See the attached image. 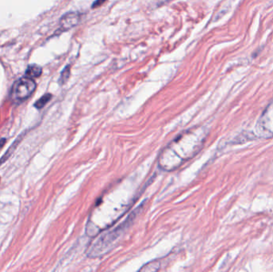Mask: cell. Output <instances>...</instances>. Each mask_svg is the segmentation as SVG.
<instances>
[{"instance_id": "4", "label": "cell", "mask_w": 273, "mask_h": 272, "mask_svg": "<svg viewBox=\"0 0 273 272\" xmlns=\"http://www.w3.org/2000/svg\"><path fill=\"white\" fill-rule=\"evenodd\" d=\"M41 74H42V68L40 66H36V65L30 66L26 70V76L31 78L39 77Z\"/></svg>"}, {"instance_id": "2", "label": "cell", "mask_w": 273, "mask_h": 272, "mask_svg": "<svg viewBox=\"0 0 273 272\" xmlns=\"http://www.w3.org/2000/svg\"><path fill=\"white\" fill-rule=\"evenodd\" d=\"M36 89V83L31 77H22L14 84L11 89L12 99L22 101L28 99Z\"/></svg>"}, {"instance_id": "1", "label": "cell", "mask_w": 273, "mask_h": 272, "mask_svg": "<svg viewBox=\"0 0 273 272\" xmlns=\"http://www.w3.org/2000/svg\"><path fill=\"white\" fill-rule=\"evenodd\" d=\"M141 207L138 209L134 210L126 221L120 224L115 228L105 232V233L98 236L94 243L91 245L89 249V257L97 258L104 256L105 254L111 252L113 248H115V244L118 243V239L122 237L126 231L133 225V221L136 219L137 215L139 214V211Z\"/></svg>"}, {"instance_id": "5", "label": "cell", "mask_w": 273, "mask_h": 272, "mask_svg": "<svg viewBox=\"0 0 273 272\" xmlns=\"http://www.w3.org/2000/svg\"><path fill=\"white\" fill-rule=\"evenodd\" d=\"M51 97V94H45V95H43L40 99L38 100V101L35 102V106L38 108H43V107L50 101Z\"/></svg>"}, {"instance_id": "6", "label": "cell", "mask_w": 273, "mask_h": 272, "mask_svg": "<svg viewBox=\"0 0 273 272\" xmlns=\"http://www.w3.org/2000/svg\"><path fill=\"white\" fill-rule=\"evenodd\" d=\"M69 76H70V66H67L62 73L61 78H60L61 83H64L65 81H67Z\"/></svg>"}, {"instance_id": "7", "label": "cell", "mask_w": 273, "mask_h": 272, "mask_svg": "<svg viewBox=\"0 0 273 272\" xmlns=\"http://www.w3.org/2000/svg\"><path fill=\"white\" fill-rule=\"evenodd\" d=\"M105 2V0H95L94 4H93L92 8H98V7L102 6Z\"/></svg>"}, {"instance_id": "3", "label": "cell", "mask_w": 273, "mask_h": 272, "mask_svg": "<svg viewBox=\"0 0 273 272\" xmlns=\"http://www.w3.org/2000/svg\"><path fill=\"white\" fill-rule=\"evenodd\" d=\"M80 21V15L76 12L66 14L60 19V28L63 31H68L78 25Z\"/></svg>"}, {"instance_id": "8", "label": "cell", "mask_w": 273, "mask_h": 272, "mask_svg": "<svg viewBox=\"0 0 273 272\" xmlns=\"http://www.w3.org/2000/svg\"><path fill=\"white\" fill-rule=\"evenodd\" d=\"M6 142H7V141H6V139H1V140H0V150L2 149L3 147H4V145H5Z\"/></svg>"}]
</instances>
